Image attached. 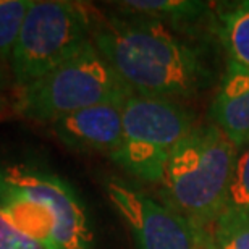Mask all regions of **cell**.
I'll list each match as a JSON object with an SVG mask.
<instances>
[{"label": "cell", "mask_w": 249, "mask_h": 249, "mask_svg": "<svg viewBox=\"0 0 249 249\" xmlns=\"http://www.w3.org/2000/svg\"><path fill=\"white\" fill-rule=\"evenodd\" d=\"M3 89H5V79H3V70L0 67V108L3 106Z\"/></svg>", "instance_id": "cell-16"}, {"label": "cell", "mask_w": 249, "mask_h": 249, "mask_svg": "<svg viewBox=\"0 0 249 249\" xmlns=\"http://www.w3.org/2000/svg\"><path fill=\"white\" fill-rule=\"evenodd\" d=\"M207 233L212 249H249V211L225 207Z\"/></svg>", "instance_id": "cell-12"}, {"label": "cell", "mask_w": 249, "mask_h": 249, "mask_svg": "<svg viewBox=\"0 0 249 249\" xmlns=\"http://www.w3.org/2000/svg\"><path fill=\"white\" fill-rule=\"evenodd\" d=\"M201 249H212L211 248V241H209V233L206 235V238H204V241H202V245H201Z\"/></svg>", "instance_id": "cell-17"}, {"label": "cell", "mask_w": 249, "mask_h": 249, "mask_svg": "<svg viewBox=\"0 0 249 249\" xmlns=\"http://www.w3.org/2000/svg\"><path fill=\"white\" fill-rule=\"evenodd\" d=\"M92 17L81 3L33 0L10 60L17 86L41 78L91 42Z\"/></svg>", "instance_id": "cell-5"}, {"label": "cell", "mask_w": 249, "mask_h": 249, "mask_svg": "<svg viewBox=\"0 0 249 249\" xmlns=\"http://www.w3.org/2000/svg\"><path fill=\"white\" fill-rule=\"evenodd\" d=\"M115 212L128 227L136 249H201L207 231L146 193L118 178L106 183Z\"/></svg>", "instance_id": "cell-7"}, {"label": "cell", "mask_w": 249, "mask_h": 249, "mask_svg": "<svg viewBox=\"0 0 249 249\" xmlns=\"http://www.w3.org/2000/svg\"><path fill=\"white\" fill-rule=\"evenodd\" d=\"M92 42L138 96L188 99L212 81V68L202 47L157 19L94 13Z\"/></svg>", "instance_id": "cell-1"}, {"label": "cell", "mask_w": 249, "mask_h": 249, "mask_svg": "<svg viewBox=\"0 0 249 249\" xmlns=\"http://www.w3.org/2000/svg\"><path fill=\"white\" fill-rule=\"evenodd\" d=\"M117 7L124 15L152 18L170 26L172 23L196 21L209 10V3L196 0H128L118 2Z\"/></svg>", "instance_id": "cell-10"}, {"label": "cell", "mask_w": 249, "mask_h": 249, "mask_svg": "<svg viewBox=\"0 0 249 249\" xmlns=\"http://www.w3.org/2000/svg\"><path fill=\"white\" fill-rule=\"evenodd\" d=\"M122 118L123 142L110 159L138 180L159 185L173 149L196 126L194 115L178 101L131 94Z\"/></svg>", "instance_id": "cell-6"}, {"label": "cell", "mask_w": 249, "mask_h": 249, "mask_svg": "<svg viewBox=\"0 0 249 249\" xmlns=\"http://www.w3.org/2000/svg\"><path fill=\"white\" fill-rule=\"evenodd\" d=\"M134 94L94 42L58 67L18 88L17 110L33 122L49 123L102 104H123Z\"/></svg>", "instance_id": "cell-4"}, {"label": "cell", "mask_w": 249, "mask_h": 249, "mask_svg": "<svg viewBox=\"0 0 249 249\" xmlns=\"http://www.w3.org/2000/svg\"><path fill=\"white\" fill-rule=\"evenodd\" d=\"M33 0H0V67L10 65Z\"/></svg>", "instance_id": "cell-13"}, {"label": "cell", "mask_w": 249, "mask_h": 249, "mask_svg": "<svg viewBox=\"0 0 249 249\" xmlns=\"http://www.w3.org/2000/svg\"><path fill=\"white\" fill-rule=\"evenodd\" d=\"M227 207L249 211V142L236 151Z\"/></svg>", "instance_id": "cell-14"}, {"label": "cell", "mask_w": 249, "mask_h": 249, "mask_svg": "<svg viewBox=\"0 0 249 249\" xmlns=\"http://www.w3.org/2000/svg\"><path fill=\"white\" fill-rule=\"evenodd\" d=\"M220 37L233 62L249 71V0L233 3L220 13Z\"/></svg>", "instance_id": "cell-11"}, {"label": "cell", "mask_w": 249, "mask_h": 249, "mask_svg": "<svg viewBox=\"0 0 249 249\" xmlns=\"http://www.w3.org/2000/svg\"><path fill=\"white\" fill-rule=\"evenodd\" d=\"M0 249H46L19 231L0 211Z\"/></svg>", "instance_id": "cell-15"}, {"label": "cell", "mask_w": 249, "mask_h": 249, "mask_svg": "<svg viewBox=\"0 0 249 249\" xmlns=\"http://www.w3.org/2000/svg\"><path fill=\"white\" fill-rule=\"evenodd\" d=\"M209 118L240 149L249 142V71L228 62L209 107Z\"/></svg>", "instance_id": "cell-9"}, {"label": "cell", "mask_w": 249, "mask_h": 249, "mask_svg": "<svg viewBox=\"0 0 249 249\" xmlns=\"http://www.w3.org/2000/svg\"><path fill=\"white\" fill-rule=\"evenodd\" d=\"M238 149L212 123L196 124L173 149L162 180L163 204L209 231L225 211Z\"/></svg>", "instance_id": "cell-3"}, {"label": "cell", "mask_w": 249, "mask_h": 249, "mask_svg": "<svg viewBox=\"0 0 249 249\" xmlns=\"http://www.w3.org/2000/svg\"><path fill=\"white\" fill-rule=\"evenodd\" d=\"M0 211L46 249H96L89 213L67 181L44 168L0 167Z\"/></svg>", "instance_id": "cell-2"}, {"label": "cell", "mask_w": 249, "mask_h": 249, "mask_svg": "<svg viewBox=\"0 0 249 249\" xmlns=\"http://www.w3.org/2000/svg\"><path fill=\"white\" fill-rule=\"evenodd\" d=\"M123 104H102L53 122L52 131L63 146L78 152L112 157L123 142Z\"/></svg>", "instance_id": "cell-8"}]
</instances>
